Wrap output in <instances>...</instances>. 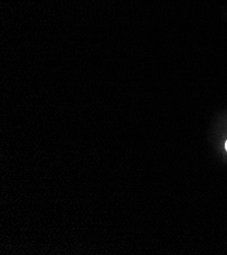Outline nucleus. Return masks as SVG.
Wrapping results in <instances>:
<instances>
[{"label":"nucleus","mask_w":227,"mask_h":255,"mask_svg":"<svg viewBox=\"0 0 227 255\" xmlns=\"http://www.w3.org/2000/svg\"><path fill=\"white\" fill-rule=\"evenodd\" d=\"M225 147H226V150H227V141H226V143H225Z\"/></svg>","instance_id":"obj_1"}]
</instances>
